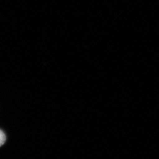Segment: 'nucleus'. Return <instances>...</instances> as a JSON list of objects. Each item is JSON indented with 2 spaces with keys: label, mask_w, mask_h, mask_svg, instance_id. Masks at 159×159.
<instances>
[{
  "label": "nucleus",
  "mask_w": 159,
  "mask_h": 159,
  "mask_svg": "<svg viewBox=\"0 0 159 159\" xmlns=\"http://www.w3.org/2000/svg\"><path fill=\"white\" fill-rule=\"evenodd\" d=\"M6 135L3 131L0 130V147L3 145L6 141Z\"/></svg>",
  "instance_id": "1"
}]
</instances>
